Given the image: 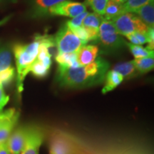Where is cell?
Wrapping results in <instances>:
<instances>
[{
	"mask_svg": "<svg viewBox=\"0 0 154 154\" xmlns=\"http://www.w3.org/2000/svg\"><path fill=\"white\" fill-rule=\"evenodd\" d=\"M109 63L99 57L94 62L76 68L58 66L55 82L59 87L79 89L99 85L104 82Z\"/></svg>",
	"mask_w": 154,
	"mask_h": 154,
	"instance_id": "1",
	"label": "cell"
},
{
	"mask_svg": "<svg viewBox=\"0 0 154 154\" xmlns=\"http://www.w3.org/2000/svg\"><path fill=\"white\" fill-rule=\"evenodd\" d=\"M38 46L39 41L36 37L32 43L16 44L13 46L12 50L17 67V87L19 94L23 91L25 78L37 57Z\"/></svg>",
	"mask_w": 154,
	"mask_h": 154,
	"instance_id": "2",
	"label": "cell"
},
{
	"mask_svg": "<svg viewBox=\"0 0 154 154\" xmlns=\"http://www.w3.org/2000/svg\"><path fill=\"white\" fill-rule=\"evenodd\" d=\"M57 54L76 53L86 43L80 39L68 27L66 23L62 25L54 36Z\"/></svg>",
	"mask_w": 154,
	"mask_h": 154,
	"instance_id": "3",
	"label": "cell"
},
{
	"mask_svg": "<svg viewBox=\"0 0 154 154\" xmlns=\"http://www.w3.org/2000/svg\"><path fill=\"white\" fill-rule=\"evenodd\" d=\"M119 35L126 36L134 32L146 33L149 28L138 17L131 12H124L111 19Z\"/></svg>",
	"mask_w": 154,
	"mask_h": 154,
	"instance_id": "4",
	"label": "cell"
},
{
	"mask_svg": "<svg viewBox=\"0 0 154 154\" xmlns=\"http://www.w3.org/2000/svg\"><path fill=\"white\" fill-rule=\"evenodd\" d=\"M49 154H80V151L77 142L70 134L55 131L50 137Z\"/></svg>",
	"mask_w": 154,
	"mask_h": 154,
	"instance_id": "5",
	"label": "cell"
},
{
	"mask_svg": "<svg viewBox=\"0 0 154 154\" xmlns=\"http://www.w3.org/2000/svg\"><path fill=\"white\" fill-rule=\"evenodd\" d=\"M97 40L102 47L110 51L120 49L126 45V42L116 32L112 22L105 18L99 28Z\"/></svg>",
	"mask_w": 154,
	"mask_h": 154,
	"instance_id": "6",
	"label": "cell"
},
{
	"mask_svg": "<svg viewBox=\"0 0 154 154\" xmlns=\"http://www.w3.org/2000/svg\"><path fill=\"white\" fill-rule=\"evenodd\" d=\"M86 8L87 6L85 3L68 0L49 8L48 10V16H63L74 18L86 11Z\"/></svg>",
	"mask_w": 154,
	"mask_h": 154,
	"instance_id": "7",
	"label": "cell"
},
{
	"mask_svg": "<svg viewBox=\"0 0 154 154\" xmlns=\"http://www.w3.org/2000/svg\"><path fill=\"white\" fill-rule=\"evenodd\" d=\"M20 113L14 108L0 112V143H5L18 124Z\"/></svg>",
	"mask_w": 154,
	"mask_h": 154,
	"instance_id": "8",
	"label": "cell"
},
{
	"mask_svg": "<svg viewBox=\"0 0 154 154\" xmlns=\"http://www.w3.org/2000/svg\"><path fill=\"white\" fill-rule=\"evenodd\" d=\"M32 125H24L14 128L6 141L9 154H20L27 139Z\"/></svg>",
	"mask_w": 154,
	"mask_h": 154,
	"instance_id": "9",
	"label": "cell"
},
{
	"mask_svg": "<svg viewBox=\"0 0 154 154\" xmlns=\"http://www.w3.org/2000/svg\"><path fill=\"white\" fill-rule=\"evenodd\" d=\"M44 137L43 129L37 126L32 125L27 139L20 154H39Z\"/></svg>",
	"mask_w": 154,
	"mask_h": 154,
	"instance_id": "10",
	"label": "cell"
},
{
	"mask_svg": "<svg viewBox=\"0 0 154 154\" xmlns=\"http://www.w3.org/2000/svg\"><path fill=\"white\" fill-rule=\"evenodd\" d=\"M68 0H32L30 15L34 18L48 16V10L57 4Z\"/></svg>",
	"mask_w": 154,
	"mask_h": 154,
	"instance_id": "11",
	"label": "cell"
},
{
	"mask_svg": "<svg viewBox=\"0 0 154 154\" xmlns=\"http://www.w3.org/2000/svg\"><path fill=\"white\" fill-rule=\"evenodd\" d=\"M99 48L95 44L84 45L76 52L77 61L80 66H86L94 62L99 54Z\"/></svg>",
	"mask_w": 154,
	"mask_h": 154,
	"instance_id": "12",
	"label": "cell"
},
{
	"mask_svg": "<svg viewBox=\"0 0 154 154\" xmlns=\"http://www.w3.org/2000/svg\"><path fill=\"white\" fill-rule=\"evenodd\" d=\"M138 18L149 28H154V0L135 11Z\"/></svg>",
	"mask_w": 154,
	"mask_h": 154,
	"instance_id": "13",
	"label": "cell"
},
{
	"mask_svg": "<svg viewBox=\"0 0 154 154\" xmlns=\"http://www.w3.org/2000/svg\"><path fill=\"white\" fill-rule=\"evenodd\" d=\"M124 80V76L113 69L111 71H108L104 79V86L102 88V94H106L114 90L116 88H117L120 85Z\"/></svg>",
	"mask_w": 154,
	"mask_h": 154,
	"instance_id": "14",
	"label": "cell"
},
{
	"mask_svg": "<svg viewBox=\"0 0 154 154\" xmlns=\"http://www.w3.org/2000/svg\"><path fill=\"white\" fill-rule=\"evenodd\" d=\"M55 60L59 66L68 67V68H76L81 66L77 61L76 53L57 54Z\"/></svg>",
	"mask_w": 154,
	"mask_h": 154,
	"instance_id": "15",
	"label": "cell"
},
{
	"mask_svg": "<svg viewBox=\"0 0 154 154\" xmlns=\"http://www.w3.org/2000/svg\"><path fill=\"white\" fill-rule=\"evenodd\" d=\"M113 69L116 72H119V74H121L124 76V78L126 79L134 78L138 74L134 63H133V61L119 63L118 64L115 65Z\"/></svg>",
	"mask_w": 154,
	"mask_h": 154,
	"instance_id": "16",
	"label": "cell"
},
{
	"mask_svg": "<svg viewBox=\"0 0 154 154\" xmlns=\"http://www.w3.org/2000/svg\"><path fill=\"white\" fill-rule=\"evenodd\" d=\"M132 61L138 74H146L154 68V57L135 59Z\"/></svg>",
	"mask_w": 154,
	"mask_h": 154,
	"instance_id": "17",
	"label": "cell"
},
{
	"mask_svg": "<svg viewBox=\"0 0 154 154\" xmlns=\"http://www.w3.org/2000/svg\"><path fill=\"white\" fill-rule=\"evenodd\" d=\"M122 13H124L122 4L118 2L116 0H109L106 7L103 17L108 20H111Z\"/></svg>",
	"mask_w": 154,
	"mask_h": 154,
	"instance_id": "18",
	"label": "cell"
},
{
	"mask_svg": "<svg viewBox=\"0 0 154 154\" xmlns=\"http://www.w3.org/2000/svg\"><path fill=\"white\" fill-rule=\"evenodd\" d=\"M12 54L8 46H0V72L11 66Z\"/></svg>",
	"mask_w": 154,
	"mask_h": 154,
	"instance_id": "19",
	"label": "cell"
},
{
	"mask_svg": "<svg viewBox=\"0 0 154 154\" xmlns=\"http://www.w3.org/2000/svg\"><path fill=\"white\" fill-rule=\"evenodd\" d=\"M104 17L102 15L96 14L95 12L89 13L86 15L82 22V26L86 28H93L99 29L100 25Z\"/></svg>",
	"mask_w": 154,
	"mask_h": 154,
	"instance_id": "20",
	"label": "cell"
},
{
	"mask_svg": "<svg viewBox=\"0 0 154 154\" xmlns=\"http://www.w3.org/2000/svg\"><path fill=\"white\" fill-rule=\"evenodd\" d=\"M126 46L128 47V49L131 52L133 56L136 59H140V58H146L150 57H154V51L147 49L140 45H135L131 43L126 42Z\"/></svg>",
	"mask_w": 154,
	"mask_h": 154,
	"instance_id": "21",
	"label": "cell"
},
{
	"mask_svg": "<svg viewBox=\"0 0 154 154\" xmlns=\"http://www.w3.org/2000/svg\"><path fill=\"white\" fill-rule=\"evenodd\" d=\"M50 68L47 67L42 61H36L33 63L30 68L29 72L32 73L36 78H44L49 74Z\"/></svg>",
	"mask_w": 154,
	"mask_h": 154,
	"instance_id": "22",
	"label": "cell"
},
{
	"mask_svg": "<svg viewBox=\"0 0 154 154\" xmlns=\"http://www.w3.org/2000/svg\"><path fill=\"white\" fill-rule=\"evenodd\" d=\"M108 2L109 0H85V4L96 14L103 16Z\"/></svg>",
	"mask_w": 154,
	"mask_h": 154,
	"instance_id": "23",
	"label": "cell"
},
{
	"mask_svg": "<svg viewBox=\"0 0 154 154\" xmlns=\"http://www.w3.org/2000/svg\"><path fill=\"white\" fill-rule=\"evenodd\" d=\"M152 0H128L123 5L124 12L134 13L143 6L147 5Z\"/></svg>",
	"mask_w": 154,
	"mask_h": 154,
	"instance_id": "24",
	"label": "cell"
},
{
	"mask_svg": "<svg viewBox=\"0 0 154 154\" xmlns=\"http://www.w3.org/2000/svg\"><path fill=\"white\" fill-rule=\"evenodd\" d=\"M16 71L13 66L9 67L3 72H0V84L3 86L8 85L15 77Z\"/></svg>",
	"mask_w": 154,
	"mask_h": 154,
	"instance_id": "25",
	"label": "cell"
},
{
	"mask_svg": "<svg viewBox=\"0 0 154 154\" xmlns=\"http://www.w3.org/2000/svg\"><path fill=\"white\" fill-rule=\"evenodd\" d=\"M88 14L87 11L85 12L82 13L78 16L74 17L70 20H68L66 22V24L69 29H74V28H78L80 26H82V22L84 18L86 17V15Z\"/></svg>",
	"mask_w": 154,
	"mask_h": 154,
	"instance_id": "26",
	"label": "cell"
},
{
	"mask_svg": "<svg viewBox=\"0 0 154 154\" xmlns=\"http://www.w3.org/2000/svg\"><path fill=\"white\" fill-rule=\"evenodd\" d=\"M9 101V96L6 94L4 86L0 84V112L3 111L4 108L8 103Z\"/></svg>",
	"mask_w": 154,
	"mask_h": 154,
	"instance_id": "27",
	"label": "cell"
},
{
	"mask_svg": "<svg viewBox=\"0 0 154 154\" xmlns=\"http://www.w3.org/2000/svg\"><path fill=\"white\" fill-rule=\"evenodd\" d=\"M84 28H85L86 35H87V42L96 41L98 39V36H99V29H98Z\"/></svg>",
	"mask_w": 154,
	"mask_h": 154,
	"instance_id": "28",
	"label": "cell"
},
{
	"mask_svg": "<svg viewBox=\"0 0 154 154\" xmlns=\"http://www.w3.org/2000/svg\"><path fill=\"white\" fill-rule=\"evenodd\" d=\"M0 154H9L6 142L5 143H0Z\"/></svg>",
	"mask_w": 154,
	"mask_h": 154,
	"instance_id": "29",
	"label": "cell"
},
{
	"mask_svg": "<svg viewBox=\"0 0 154 154\" xmlns=\"http://www.w3.org/2000/svg\"><path fill=\"white\" fill-rule=\"evenodd\" d=\"M11 17H12V15H9V16L6 17L4 19H2V20H0V26L5 24L7 22H8V21L11 18Z\"/></svg>",
	"mask_w": 154,
	"mask_h": 154,
	"instance_id": "30",
	"label": "cell"
},
{
	"mask_svg": "<svg viewBox=\"0 0 154 154\" xmlns=\"http://www.w3.org/2000/svg\"><path fill=\"white\" fill-rule=\"evenodd\" d=\"M116 1H117V2H118L122 4V5H124V4L125 2H126L128 1V0H116Z\"/></svg>",
	"mask_w": 154,
	"mask_h": 154,
	"instance_id": "31",
	"label": "cell"
},
{
	"mask_svg": "<svg viewBox=\"0 0 154 154\" xmlns=\"http://www.w3.org/2000/svg\"><path fill=\"white\" fill-rule=\"evenodd\" d=\"M3 1H5V0H0V3H1V2H2Z\"/></svg>",
	"mask_w": 154,
	"mask_h": 154,
	"instance_id": "32",
	"label": "cell"
}]
</instances>
